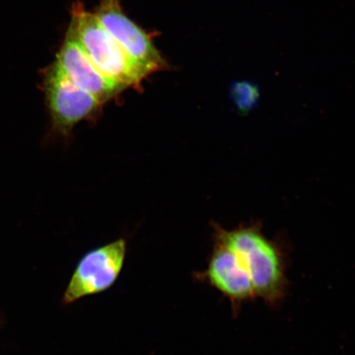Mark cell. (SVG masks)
<instances>
[{
  "mask_svg": "<svg viewBox=\"0 0 355 355\" xmlns=\"http://www.w3.org/2000/svg\"><path fill=\"white\" fill-rule=\"evenodd\" d=\"M69 29L93 64L110 81L123 87L139 86L146 77L83 3L74 4Z\"/></svg>",
  "mask_w": 355,
  "mask_h": 355,
  "instance_id": "obj_2",
  "label": "cell"
},
{
  "mask_svg": "<svg viewBox=\"0 0 355 355\" xmlns=\"http://www.w3.org/2000/svg\"><path fill=\"white\" fill-rule=\"evenodd\" d=\"M44 86L53 122L62 132L72 130L102 105L96 97L74 85L56 63L48 70Z\"/></svg>",
  "mask_w": 355,
  "mask_h": 355,
  "instance_id": "obj_6",
  "label": "cell"
},
{
  "mask_svg": "<svg viewBox=\"0 0 355 355\" xmlns=\"http://www.w3.org/2000/svg\"><path fill=\"white\" fill-rule=\"evenodd\" d=\"M55 63L74 85L96 97L101 104L125 89L110 81L96 68L71 29L67 33Z\"/></svg>",
  "mask_w": 355,
  "mask_h": 355,
  "instance_id": "obj_7",
  "label": "cell"
},
{
  "mask_svg": "<svg viewBox=\"0 0 355 355\" xmlns=\"http://www.w3.org/2000/svg\"><path fill=\"white\" fill-rule=\"evenodd\" d=\"M94 15L146 76L166 69L167 64L161 53L148 33L128 19L119 0H102Z\"/></svg>",
  "mask_w": 355,
  "mask_h": 355,
  "instance_id": "obj_4",
  "label": "cell"
},
{
  "mask_svg": "<svg viewBox=\"0 0 355 355\" xmlns=\"http://www.w3.org/2000/svg\"><path fill=\"white\" fill-rule=\"evenodd\" d=\"M230 96L237 108L242 112L255 107L259 100V88L250 80L234 82L230 88Z\"/></svg>",
  "mask_w": 355,
  "mask_h": 355,
  "instance_id": "obj_8",
  "label": "cell"
},
{
  "mask_svg": "<svg viewBox=\"0 0 355 355\" xmlns=\"http://www.w3.org/2000/svg\"><path fill=\"white\" fill-rule=\"evenodd\" d=\"M125 256L124 239L87 252L74 270L64 291L63 303L73 304L85 297L110 290L122 272Z\"/></svg>",
  "mask_w": 355,
  "mask_h": 355,
  "instance_id": "obj_3",
  "label": "cell"
},
{
  "mask_svg": "<svg viewBox=\"0 0 355 355\" xmlns=\"http://www.w3.org/2000/svg\"><path fill=\"white\" fill-rule=\"evenodd\" d=\"M197 282L214 288L228 299L233 316H238L243 306L254 301V286L250 275L235 252L217 241L207 268L194 275Z\"/></svg>",
  "mask_w": 355,
  "mask_h": 355,
  "instance_id": "obj_5",
  "label": "cell"
},
{
  "mask_svg": "<svg viewBox=\"0 0 355 355\" xmlns=\"http://www.w3.org/2000/svg\"><path fill=\"white\" fill-rule=\"evenodd\" d=\"M217 241L235 252L247 270L256 298L270 309L281 306L288 295L290 282L283 252L254 228L221 232Z\"/></svg>",
  "mask_w": 355,
  "mask_h": 355,
  "instance_id": "obj_1",
  "label": "cell"
}]
</instances>
